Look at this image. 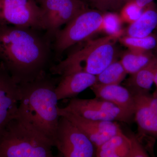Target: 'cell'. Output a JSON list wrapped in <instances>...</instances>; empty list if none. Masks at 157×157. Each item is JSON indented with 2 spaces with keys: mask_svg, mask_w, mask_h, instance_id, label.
<instances>
[{
  "mask_svg": "<svg viewBox=\"0 0 157 157\" xmlns=\"http://www.w3.org/2000/svg\"><path fill=\"white\" fill-rule=\"evenodd\" d=\"M96 98L110 101L134 116L136 108L135 96L127 88L119 84L100 85L90 87Z\"/></svg>",
  "mask_w": 157,
  "mask_h": 157,
  "instance_id": "11",
  "label": "cell"
},
{
  "mask_svg": "<svg viewBox=\"0 0 157 157\" xmlns=\"http://www.w3.org/2000/svg\"><path fill=\"white\" fill-rule=\"evenodd\" d=\"M96 80V76L85 72H76L60 76L55 89L58 100L75 98L95 84Z\"/></svg>",
  "mask_w": 157,
  "mask_h": 157,
  "instance_id": "12",
  "label": "cell"
},
{
  "mask_svg": "<svg viewBox=\"0 0 157 157\" xmlns=\"http://www.w3.org/2000/svg\"><path fill=\"white\" fill-rule=\"evenodd\" d=\"M157 69V56L141 70L132 74L126 81L128 89L134 95L146 94L154 83L155 72Z\"/></svg>",
  "mask_w": 157,
  "mask_h": 157,
  "instance_id": "14",
  "label": "cell"
},
{
  "mask_svg": "<svg viewBox=\"0 0 157 157\" xmlns=\"http://www.w3.org/2000/svg\"><path fill=\"white\" fill-rule=\"evenodd\" d=\"M118 39L117 36L107 35L83 41L80 47L69 54L64 59L53 65L49 71L52 75L60 76L76 72L97 76L117 60L119 52L116 42Z\"/></svg>",
  "mask_w": 157,
  "mask_h": 157,
  "instance_id": "3",
  "label": "cell"
},
{
  "mask_svg": "<svg viewBox=\"0 0 157 157\" xmlns=\"http://www.w3.org/2000/svg\"><path fill=\"white\" fill-rule=\"evenodd\" d=\"M155 84L156 85V89L155 91L153 93V94H157V69L156 70L155 72V76H154V81Z\"/></svg>",
  "mask_w": 157,
  "mask_h": 157,
  "instance_id": "27",
  "label": "cell"
},
{
  "mask_svg": "<svg viewBox=\"0 0 157 157\" xmlns=\"http://www.w3.org/2000/svg\"><path fill=\"white\" fill-rule=\"evenodd\" d=\"M35 1L37 2L38 4H39V5H40V4H41V3H42V2L44 1V0H35Z\"/></svg>",
  "mask_w": 157,
  "mask_h": 157,
  "instance_id": "28",
  "label": "cell"
},
{
  "mask_svg": "<svg viewBox=\"0 0 157 157\" xmlns=\"http://www.w3.org/2000/svg\"><path fill=\"white\" fill-rule=\"evenodd\" d=\"M87 101L93 107L111 116L116 121L130 124L132 121L133 116L110 101L96 98Z\"/></svg>",
  "mask_w": 157,
  "mask_h": 157,
  "instance_id": "20",
  "label": "cell"
},
{
  "mask_svg": "<svg viewBox=\"0 0 157 157\" xmlns=\"http://www.w3.org/2000/svg\"><path fill=\"white\" fill-rule=\"evenodd\" d=\"M131 142L124 134L114 135L96 148L95 157H130Z\"/></svg>",
  "mask_w": 157,
  "mask_h": 157,
  "instance_id": "16",
  "label": "cell"
},
{
  "mask_svg": "<svg viewBox=\"0 0 157 157\" xmlns=\"http://www.w3.org/2000/svg\"><path fill=\"white\" fill-rule=\"evenodd\" d=\"M59 80L46 74L34 81L19 85L21 96L16 116L47 137L54 147L60 117L55 92Z\"/></svg>",
  "mask_w": 157,
  "mask_h": 157,
  "instance_id": "2",
  "label": "cell"
},
{
  "mask_svg": "<svg viewBox=\"0 0 157 157\" xmlns=\"http://www.w3.org/2000/svg\"><path fill=\"white\" fill-rule=\"evenodd\" d=\"M0 25L46 30L43 11L35 0H0Z\"/></svg>",
  "mask_w": 157,
  "mask_h": 157,
  "instance_id": "6",
  "label": "cell"
},
{
  "mask_svg": "<svg viewBox=\"0 0 157 157\" xmlns=\"http://www.w3.org/2000/svg\"><path fill=\"white\" fill-rule=\"evenodd\" d=\"M122 20L115 12H106L103 14V21L101 30L108 35L119 37L123 33L121 29Z\"/></svg>",
  "mask_w": 157,
  "mask_h": 157,
  "instance_id": "22",
  "label": "cell"
},
{
  "mask_svg": "<svg viewBox=\"0 0 157 157\" xmlns=\"http://www.w3.org/2000/svg\"><path fill=\"white\" fill-rule=\"evenodd\" d=\"M154 0H129L128 2L133 3L140 9H143L148 5L154 2Z\"/></svg>",
  "mask_w": 157,
  "mask_h": 157,
  "instance_id": "26",
  "label": "cell"
},
{
  "mask_svg": "<svg viewBox=\"0 0 157 157\" xmlns=\"http://www.w3.org/2000/svg\"><path fill=\"white\" fill-rule=\"evenodd\" d=\"M58 112L59 116L67 118L81 130L96 148L113 136L123 134L119 125L114 121L90 120L59 107Z\"/></svg>",
  "mask_w": 157,
  "mask_h": 157,
  "instance_id": "9",
  "label": "cell"
},
{
  "mask_svg": "<svg viewBox=\"0 0 157 157\" xmlns=\"http://www.w3.org/2000/svg\"><path fill=\"white\" fill-rule=\"evenodd\" d=\"M143 9H140L134 3L128 2L121 10V18L122 20L131 23L140 17Z\"/></svg>",
  "mask_w": 157,
  "mask_h": 157,
  "instance_id": "24",
  "label": "cell"
},
{
  "mask_svg": "<svg viewBox=\"0 0 157 157\" xmlns=\"http://www.w3.org/2000/svg\"><path fill=\"white\" fill-rule=\"evenodd\" d=\"M40 31L0 25V63L18 85L45 76L53 66L50 40Z\"/></svg>",
  "mask_w": 157,
  "mask_h": 157,
  "instance_id": "1",
  "label": "cell"
},
{
  "mask_svg": "<svg viewBox=\"0 0 157 157\" xmlns=\"http://www.w3.org/2000/svg\"><path fill=\"white\" fill-rule=\"evenodd\" d=\"M54 147L63 157H95L94 144L78 127L67 118L60 116Z\"/></svg>",
  "mask_w": 157,
  "mask_h": 157,
  "instance_id": "7",
  "label": "cell"
},
{
  "mask_svg": "<svg viewBox=\"0 0 157 157\" xmlns=\"http://www.w3.org/2000/svg\"><path fill=\"white\" fill-rule=\"evenodd\" d=\"M146 94L134 95L136 103L134 116L138 125V134L157 138V114L147 103Z\"/></svg>",
  "mask_w": 157,
  "mask_h": 157,
  "instance_id": "13",
  "label": "cell"
},
{
  "mask_svg": "<svg viewBox=\"0 0 157 157\" xmlns=\"http://www.w3.org/2000/svg\"><path fill=\"white\" fill-rule=\"evenodd\" d=\"M46 25L45 36L50 40L60 28L88 9L83 0H44L39 5Z\"/></svg>",
  "mask_w": 157,
  "mask_h": 157,
  "instance_id": "8",
  "label": "cell"
},
{
  "mask_svg": "<svg viewBox=\"0 0 157 157\" xmlns=\"http://www.w3.org/2000/svg\"><path fill=\"white\" fill-rule=\"evenodd\" d=\"M157 29V8L154 2L145 7L140 17L130 23L126 36L144 37L151 35Z\"/></svg>",
  "mask_w": 157,
  "mask_h": 157,
  "instance_id": "15",
  "label": "cell"
},
{
  "mask_svg": "<svg viewBox=\"0 0 157 157\" xmlns=\"http://www.w3.org/2000/svg\"><path fill=\"white\" fill-rule=\"evenodd\" d=\"M131 142V150L130 157H149L147 152L145 150L137 137L135 135L128 136Z\"/></svg>",
  "mask_w": 157,
  "mask_h": 157,
  "instance_id": "25",
  "label": "cell"
},
{
  "mask_svg": "<svg viewBox=\"0 0 157 157\" xmlns=\"http://www.w3.org/2000/svg\"><path fill=\"white\" fill-rule=\"evenodd\" d=\"M96 10L103 13L121 11L129 0H87Z\"/></svg>",
  "mask_w": 157,
  "mask_h": 157,
  "instance_id": "23",
  "label": "cell"
},
{
  "mask_svg": "<svg viewBox=\"0 0 157 157\" xmlns=\"http://www.w3.org/2000/svg\"><path fill=\"white\" fill-rule=\"evenodd\" d=\"M155 56L151 51L130 50L121 56L120 61L128 74H134L148 64Z\"/></svg>",
  "mask_w": 157,
  "mask_h": 157,
  "instance_id": "18",
  "label": "cell"
},
{
  "mask_svg": "<svg viewBox=\"0 0 157 157\" xmlns=\"http://www.w3.org/2000/svg\"><path fill=\"white\" fill-rule=\"evenodd\" d=\"M20 96L19 85L0 63V138L17 115Z\"/></svg>",
  "mask_w": 157,
  "mask_h": 157,
  "instance_id": "10",
  "label": "cell"
},
{
  "mask_svg": "<svg viewBox=\"0 0 157 157\" xmlns=\"http://www.w3.org/2000/svg\"><path fill=\"white\" fill-rule=\"evenodd\" d=\"M63 109L90 120L116 121L111 116L93 107L88 103L87 99L72 98L67 106Z\"/></svg>",
  "mask_w": 157,
  "mask_h": 157,
  "instance_id": "17",
  "label": "cell"
},
{
  "mask_svg": "<svg viewBox=\"0 0 157 157\" xmlns=\"http://www.w3.org/2000/svg\"><path fill=\"white\" fill-rule=\"evenodd\" d=\"M104 13L88 8L59 30L55 36L54 50L58 62L65 51L73 45L86 41L101 30Z\"/></svg>",
  "mask_w": 157,
  "mask_h": 157,
  "instance_id": "5",
  "label": "cell"
},
{
  "mask_svg": "<svg viewBox=\"0 0 157 157\" xmlns=\"http://www.w3.org/2000/svg\"><path fill=\"white\" fill-rule=\"evenodd\" d=\"M127 74L120 60H116L96 76L95 84L100 85L119 84L125 78Z\"/></svg>",
  "mask_w": 157,
  "mask_h": 157,
  "instance_id": "19",
  "label": "cell"
},
{
  "mask_svg": "<svg viewBox=\"0 0 157 157\" xmlns=\"http://www.w3.org/2000/svg\"><path fill=\"white\" fill-rule=\"evenodd\" d=\"M120 42L130 50L151 51L157 47V36L154 34L144 37L124 36L119 38Z\"/></svg>",
  "mask_w": 157,
  "mask_h": 157,
  "instance_id": "21",
  "label": "cell"
},
{
  "mask_svg": "<svg viewBox=\"0 0 157 157\" xmlns=\"http://www.w3.org/2000/svg\"><path fill=\"white\" fill-rule=\"evenodd\" d=\"M53 147L32 125L15 116L0 138V157H52Z\"/></svg>",
  "mask_w": 157,
  "mask_h": 157,
  "instance_id": "4",
  "label": "cell"
}]
</instances>
